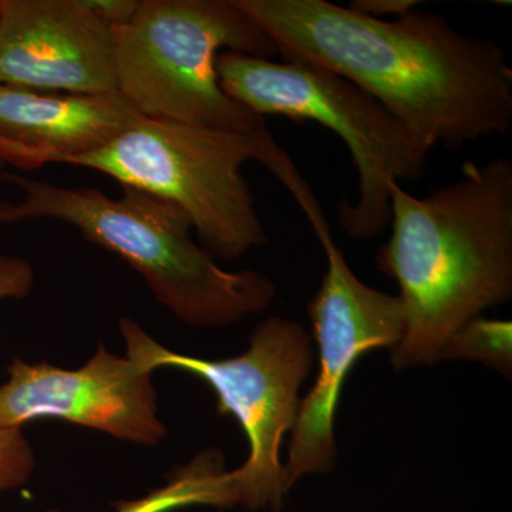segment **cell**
Wrapping results in <instances>:
<instances>
[{"label":"cell","instance_id":"obj_16","mask_svg":"<svg viewBox=\"0 0 512 512\" xmlns=\"http://www.w3.org/2000/svg\"><path fill=\"white\" fill-rule=\"evenodd\" d=\"M417 5V0H353L348 8L369 18L393 20L412 12Z\"/></svg>","mask_w":512,"mask_h":512},{"label":"cell","instance_id":"obj_13","mask_svg":"<svg viewBox=\"0 0 512 512\" xmlns=\"http://www.w3.org/2000/svg\"><path fill=\"white\" fill-rule=\"evenodd\" d=\"M35 272L26 259L0 255V301L23 299L32 292ZM36 458L22 430H0V491L28 483Z\"/></svg>","mask_w":512,"mask_h":512},{"label":"cell","instance_id":"obj_14","mask_svg":"<svg viewBox=\"0 0 512 512\" xmlns=\"http://www.w3.org/2000/svg\"><path fill=\"white\" fill-rule=\"evenodd\" d=\"M470 359L495 367L500 372H511L512 325L507 320L471 319L458 329L444 346L440 360Z\"/></svg>","mask_w":512,"mask_h":512},{"label":"cell","instance_id":"obj_1","mask_svg":"<svg viewBox=\"0 0 512 512\" xmlns=\"http://www.w3.org/2000/svg\"><path fill=\"white\" fill-rule=\"evenodd\" d=\"M237 2L285 62L339 74L433 147L458 150L510 131L507 52L444 16L414 9L382 20L328 0Z\"/></svg>","mask_w":512,"mask_h":512},{"label":"cell","instance_id":"obj_17","mask_svg":"<svg viewBox=\"0 0 512 512\" xmlns=\"http://www.w3.org/2000/svg\"><path fill=\"white\" fill-rule=\"evenodd\" d=\"M3 171H5V163H3L2 160H0V175L3 174Z\"/></svg>","mask_w":512,"mask_h":512},{"label":"cell","instance_id":"obj_4","mask_svg":"<svg viewBox=\"0 0 512 512\" xmlns=\"http://www.w3.org/2000/svg\"><path fill=\"white\" fill-rule=\"evenodd\" d=\"M111 30L117 92L141 116L232 133L268 130L218 80L222 52L278 55L237 0H141L131 22Z\"/></svg>","mask_w":512,"mask_h":512},{"label":"cell","instance_id":"obj_7","mask_svg":"<svg viewBox=\"0 0 512 512\" xmlns=\"http://www.w3.org/2000/svg\"><path fill=\"white\" fill-rule=\"evenodd\" d=\"M127 355L147 369L177 367L205 380L218 399V413L231 414L249 443L247 461L232 471L241 505L278 511L284 500L282 441L298 419L299 389L311 372L308 333L292 320L271 316L249 339L247 352L224 360L198 359L171 352L134 320H120Z\"/></svg>","mask_w":512,"mask_h":512},{"label":"cell","instance_id":"obj_6","mask_svg":"<svg viewBox=\"0 0 512 512\" xmlns=\"http://www.w3.org/2000/svg\"><path fill=\"white\" fill-rule=\"evenodd\" d=\"M278 143L269 130L232 133L140 116L107 146L67 165L90 168L173 202L214 258L237 259L268 244L254 194L242 174Z\"/></svg>","mask_w":512,"mask_h":512},{"label":"cell","instance_id":"obj_5","mask_svg":"<svg viewBox=\"0 0 512 512\" xmlns=\"http://www.w3.org/2000/svg\"><path fill=\"white\" fill-rule=\"evenodd\" d=\"M217 73L222 90L262 119L315 121L346 144L359 177L356 201L338 205L349 237H377L389 227L390 185L426 174L433 146L339 74L315 64L234 52L218 55Z\"/></svg>","mask_w":512,"mask_h":512},{"label":"cell","instance_id":"obj_9","mask_svg":"<svg viewBox=\"0 0 512 512\" xmlns=\"http://www.w3.org/2000/svg\"><path fill=\"white\" fill-rule=\"evenodd\" d=\"M8 372L0 386V430L59 419L144 446H156L167 433L158 419L153 370L103 345L80 369L30 365L16 357Z\"/></svg>","mask_w":512,"mask_h":512},{"label":"cell","instance_id":"obj_12","mask_svg":"<svg viewBox=\"0 0 512 512\" xmlns=\"http://www.w3.org/2000/svg\"><path fill=\"white\" fill-rule=\"evenodd\" d=\"M238 504L237 485L232 473L225 471L221 451L205 450L177 468L164 487L138 500L119 501L116 507L117 512H171L191 505L231 508Z\"/></svg>","mask_w":512,"mask_h":512},{"label":"cell","instance_id":"obj_2","mask_svg":"<svg viewBox=\"0 0 512 512\" xmlns=\"http://www.w3.org/2000/svg\"><path fill=\"white\" fill-rule=\"evenodd\" d=\"M461 175L423 198L390 185L392 235L376 259L404 309L397 370L440 362L458 329L512 296V163H466Z\"/></svg>","mask_w":512,"mask_h":512},{"label":"cell","instance_id":"obj_11","mask_svg":"<svg viewBox=\"0 0 512 512\" xmlns=\"http://www.w3.org/2000/svg\"><path fill=\"white\" fill-rule=\"evenodd\" d=\"M119 92L73 94L0 83V160L22 171L107 146L140 117Z\"/></svg>","mask_w":512,"mask_h":512},{"label":"cell","instance_id":"obj_15","mask_svg":"<svg viewBox=\"0 0 512 512\" xmlns=\"http://www.w3.org/2000/svg\"><path fill=\"white\" fill-rule=\"evenodd\" d=\"M110 29L127 25L136 16L141 0H84Z\"/></svg>","mask_w":512,"mask_h":512},{"label":"cell","instance_id":"obj_8","mask_svg":"<svg viewBox=\"0 0 512 512\" xmlns=\"http://www.w3.org/2000/svg\"><path fill=\"white\" fill-rule=\"evenodd\" d=\"M318 235L328 269L309 303L319 375L299 404L288 463L282 470L284 490L308 474L329 473L335 467V417L340 394L357 360L372 350L399 345L404 335V309L399 296L363 284L346 262L330 234L319 202L302 177L288 185Z\"/></svg>","mask_w":512,"mask_h":512},{"label":"cell","instance_id":"obj_3","mask_svg":"<svg viewBox=\"0 0 512 512\" xmlns=\"http://www.w3.org/2000/svg\"><path fill=\"white\" fill-rule=\"evenodd\" d=\"M0 181L22 191L0 202V225L56 220L113 252L143 276L158 302L194 328H222L264 312L274 282L252 269L229 272L192 239L190 218L173 202L133 187L113 198L99 188H67L19 174Z\"/></svg>","mask_w":512,"mask_h":512},{"label":"cell","instance_id":"obj_10","mask_svg":"<svg viewBox=\"0 0 512 512\" xmlns=\"http://www.w3.org/2000/svg\"><path fill=\"white\" fill-rule=\"evenodd\" d=\"M0 83L117 92L113 30L84 0H0Z\"/></svg>","mask_w":512,"mask_h":512}]
</instances>
